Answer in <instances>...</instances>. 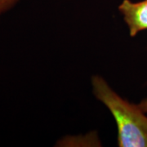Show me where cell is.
Masks as SVG:
<instances>
[{
	"instance_id": "obj_1",
	"label": "cell",
	"mask_w": 147,
	"mask_h": 147,
	"mask_svg": "<svg viewBox=\"0 0 147 147\" xmlns=\"http://www.w3.org/2000/svg\"><path fill=\"white\" fill-rule=\"evenodd\" d=\"M92 93L110 110L118 129L119 147H147V116L138 105L131 104L110 88L100 75L92 78Z\"/></svg>"
},
{
	"instance_id": "obj_2",
	"label": "cell",
	"mask_w": 147,
	"mask_h": 147,
	"mask_svg": "<svg viewBox=\"0 0 147 147\" xmlns=\"http://www.w3.org/2000/svg\"><path fill=\"white\" fill-rule=\"evenodd\" d=\"M119 11L127 26L129 34L135 37L138 33L147 30V0L133 3L123 0L119 6Z\"/></svg>"
},
{
	"instance_id": "obj_3",
	"label": "cell",
	"mask_w": 147,
	"mask_h": 147,
	"mask_svg": "<svg viewBox=\"0 0 147 147\" xmlns=\"http://www.w3.org/2000/svg\"><path fill=\"white\" fill-rule=\"evenodd\" d=\"M19 0H0V16L16 5Z\"/></svg>"
},
{
	"instance_id": "obj_4",
	"label": "cell",
	"mask_w": 147,
	"mask_h": 147,
	"mask_svg": "<svg viewBox=\"0 0 147 147\" xmlns=\"http://www.w3.org/2000/svg\"><path fill=\"white\" fill-rule=\"evenodd\" d=\"M139 105V107L142 109L146 114L147 113V98H145V99H143V100L138 104Z\"/></svg>"
}]
</instances>
